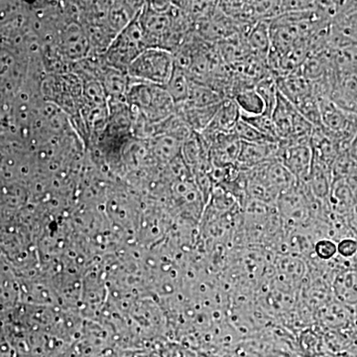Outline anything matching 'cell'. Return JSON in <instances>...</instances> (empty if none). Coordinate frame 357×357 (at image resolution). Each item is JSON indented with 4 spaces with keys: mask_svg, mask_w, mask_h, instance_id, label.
<instances>
[{
    "mask_svg": "<svg viewBox=\"0 0 357 357\" xmlns=\"http://www.w3.org/2000/svg\"><path fill=\"white\" fill-rule=\"evenodd\" d=\"M126 102L131 116L155 126L176 112V105L164 86L129 77Z\"/></svg>",
    "mask_w": 357,
    "mask_h": 357,
    "instance_id": "obj_1",
    "label": "cell"
},
{
    "mask_svg": "<svg viewBox=\"0 0 357 357\" xmlns=\"http://www.w3.org/2000/svg\"><path fill=\"white\" fill-rule=\"evenodd\" d=\"M146 49V41L137 15L119 33L102 58L109 67L128 74L129 66Z\"/></svg>",
    "mask_w": 357,
    "mask_h": 357,
    "instance_id": "obj_2",
    "label": "cell"
},
{
    "mask_svg": "<svg viewBox=\"0 0 357 357\" xmlns=\"http://www.w3.org/2000/svg\"><path fill=\"white\" fill-rule=\"evenodd\" d=\"M175 56L172 52L161 48H148L132 64L128 75L131 79L165 86L175 69Z\"/></svg>",
    "mask_w": 357,
    "mask_h": 357,
    "instance_id": "obj_3",
    "label": "cell"
},
{
    "mask_svg": "<svg viewBox=\"0 0 357 357\" xmlns=\"http://www.w3.org/2000/svg\"><path fill=\"white\" fill-rule=\"evenodd\" d=\"M280 141L311 139L314 126L307 121L278 89L277 102L271 114Z\"/></svg>",
    "mask_w": 357,
    "mask_h": 357,
    "instance_id": "obj_4",
    "label": "cell"
},
{
    "mask_svg": "<svg viewBox=\"0 0 357 357\" xmlns=\"http://www.w3.org/2000/svg\"><path fill=\"white\" fill-rule=\"evenodd\" d=\"M277 160L290 171L298 182L306 183L312 164L311 139L280 141Z\"/></svg>",
    "mask_w": 357,
    "mask_h": 357,
    "instance_id": "obj_5",
    "label": "cell"
},
{
    "mask_svg": "<svg viewBox=\"0 0 357 357\" xmlns=\"http://www.w3.org/2000/svg\"><path fill=\"white\" fill-rule=\"evenodd\" d=\"M56 40L55 45L66 61L77 63L91 55L88 36L77 20H68L58 32Z\"/></svg>",
    "mask_w": 357,
    "mask_h": 357,
    "instance_id": "obj_6",
    "label": "cell"
},
{
    "mask_svg": "<svg viewBox=\"0 0 357 357\" xmlns=\"http://www.w3.org/2000/svg\"><path fill=\"white\" fill-rule=\"evenodd\" d=\"M241 117V112L232 98H225L217 114L203 132L199 133L206 143L211 142L218 134L231 133Z\"/></svg>",
    "mask_w": 357,
    "mask_h": 357,
    "instance_id": "obj_7",
    "label": "cell"
},
{
    "mask_svg": "<svg viewBox=\"0 0 357 357\" xmlns=\"http://www.w3.org/2000/svg\"><path fill=\"white\" fill-rule=\"evenodd\" d=\"M211 165L229 167L236 165L241 151V141L234 134H218L208 143Z\"/></svg>",
    "mask_w": 357,
    "mask_h": 357,
    "instance_id": "obj_8",
    "label": "cell"
},
{
    "mask_svg": "<svg viewBox=\"0 0 357 357\" xmlns=\"http://www.w3.org/2000/svg\"><path fill=\"white\" fill-rule=\"evenodd\" d=\"M279 142H241L236 165L243 170H250L258 165L277 159Z\"/></svg>",
    "mask_w": 357,
    "mask_h": 357,
    "instance_id": "obj_9",
    "label": "cell"
},
{
    "mask_svg": "<svg viewBox=\"0 0 357 357\" xmlns=\"http://www.w3.org/2000/svg\"><path fill=\"white\" fill-rule=\"evenodd\" d=\"M249 48L256 57L267 60L271 51V36H270V21L259 20L251 28L246 36Z\"/></svg>",
    "mask_w": 357,
    "mask_h": 357,
    "instance_id": "obj_10",
    "label": "cell"
},
{
    "mask_svg": "<svg viewBox=\"0 0 357 357\" xmlns=\"http://www.w3.org/2000/svg\"><path fill=\"white\" fill-rule=\"evenodd\" d=\"M333 292L344 304H357V272L354 270L338 275L333 283Z\"/></svg>",
    "mask_w": 357,
    "mask_h": 357,
    "instance_id": "obj_11",
    "label": "cell"
},
{
    "mask_svg": "<svg viewBox=\"0 0 357 357\" xmlns=\"http://www.w3.org/2000/svg\"><path fill=\"white\" fill-rule=\"evenodd\" d=\"M164 88L168 91L175 105H181L189 98L191 77L184 69L176 65L172 76Z\"/></svg>",
    "mask_w": 357,
    "mask_h": 357,
    "instance_id": "obj_12",
    "label": "cell"
},
{
    "mask_svg": "<svg viewBox=\"0 0 357 357\" xmlns=\"http://www.w3.org/2000/svg\"><path fill=\"white\" fill-rule=\"evenodd\" d=\"M243 115H258L265 114L266 107L261 96L255 88L244 89L232 96Z\"/></svg>",
    "mask_w": 357,
    "mask_h": 357,
    "instance_id": "obj_13",
    "label": "cell"
},
{
    "mask_svg": "<svg viewBox=\"0 0 357 357\" xmlns=\"http://www.w3.org/2000/svg\"><path fill=\"white\" fill-rule=\"evenodd\" d=\"M255 89L264 100L265 107H266L265 114L271 115L276 105L277 96H278L276 79L274 76H267L256 84Z\"/></svg>",
    "mask_w": 357,
    "mask_h": 357,
    "instance_id": "obj_14",
    "label": "cell"
},
{
    "mask_svg": "<svg viewBox=\"0 0 357 357\" xmlns=\"http://www.w3.org/2000/svg\"><path fill=\"white\" fill-rule=\"evenodd\" d=\"M241 119L251 124L253 128L257 129L260 133H262L265 137H267L272 142H280L271 115L266 114L258 115L241 114Z\"/></svg>",
    "mask_w": 357,
    "mask_h": 357,
    "instance_id": "obj_15",
    "label": "cell"
},
{
    "mask_svg": "<svg viewBox=\"0 0 357 357\" xmlns=\"http://www.w3.org/2000/svg\"><path fill=\"white\" fill-rule=\"evenodd\" d=\"M231 133L234 134L237 139L241 140V142H272V141L265 137L257 129L253 128L251 124H249L248 122L244 121L241 117L238 122H237L236 128H234Z\"/></svg>",
    "mask_w": 357,
    "mask_h": 357,
    "instance_id": "obj_16",
    "label": "cell"
},
{
    "mask_svg": "<svg viewBox=\"0 0 357 357\" xmlns=\"http://www.w3.org/2000/svg\"><path fill=\"white\" fill-rule=\"evenodd\" d=\"M281 273L283 274L284 278L290 282V284L296 283L303 278L305 269L304 263L299 260V258L286 257L282 260L280 265H279Z\"/></svg>",
    "mask_w": 357,
    "mask_h": 357,
    "instance_id": "obj_17",
    "label": "cell"
},
{
    "mask_svg": "<svg viewBox=\"0 0 357 357\" xmlns=\"http://www.w3.org/2000/svg\"><path fill=\"white\" fill-rule=\"evenodd\" d=\"M314 253L321 261H331L337 256V243L330 238L319 239L314 243Z\"/></svg>",
    "mask_w": 357,
    "mask_h": 357,
    "instance_id": "obj_18",
    "label": "cell"
},
{
    "mask_svg": "<svg viewBox=\"0 0 357 357\" xmlns=\"http://www.w3.org/2000/svg\"><path fill=\"white\" fill-rule=\"evenodd\" d=\"M337 255L344 259H354L357 255V239L344 237L337 243Z\"/></svg>",
    "mask_w": 357,
    "mask_h": 357,
    "instance_id": "obj_19",
    "label": "cell"
},
{
    "mask_svg": "<svg viewBox=\"0 0 357 357\" xmlns=\"http://www.w3.org/2000/svg\"><path fill=\"white\" fill-rule=\"evenodd\" d=\"M354 267H356V269H354V271L357 272V255L356 257L354 258Z\"/></svg>",
    "mask_w": 357,
    "mask_h": 357,
    "instance_id": "obj_20",
    "label": "cell"
},
{
    "mask_svg": "<svg viewBox=\"0 0 357 357\" xmlns=\"http://www.w3.org/2000/svg\"><path fill=\"white\" fill-rule=\"evenodd\" d=\"M356 114H357V107H356Z\"/></svg>",
    "mask_w": 357,
    "mask_h": 357,
    "instance_id": "obj_21",
    "label": "cell"
}]
</instances>
